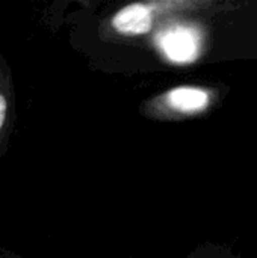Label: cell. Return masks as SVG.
I'll return each mask as SVG.
<instances>
[{"mask_svg":"<svg viewBox=\"0 0 257 258\" xmlns=\"http://www.w3.org/2000/svg\"><path fill=\"white\" fill-rule=\"evenodd\" d=\"M161 47L173 62H191L198 54L197 36L186 27L168 30L161 39Z\"/></svg>","mask_w":257,"mask_h":258,"instance_id":"obj_1","label":"cell"},{"mask_svg":"<svg viewBox=\"0 0 257 258\" xmlns=\"http://www.w3.org/2000/svg\"><path fill=\"white\" fill-rule=\"evenodd\" d=\"M168 100H170L171 106H174L177 110L195 112V110H201L208 104L209 97L204 91H201L198 88L182 86V88L173 89L168 94Z\"/></svg>","mask_w":257,"mask_h":258,"instance_id":"obj_3","label":"cell"},{"mask_svg":"<svg viewBox=\"0 0 257 258\" xmlns=\"http://www.w3.org/2000/svg\"><path fill=\"white\" fill-rule=\"evenodd\" d=\"M6 113H8V103L3 94H0V130L5 125V119H6Z\"/></svg>","mask_w":257,"mask_h":258,"instance_id":"obj_4","label":"cell"},{"mask_svg":"<svg viewBox=\"0 0 257 258\" xmlns=\"http://www.w3.org/2000/svg\"><path fill=\"white\" fill-rule=\"evenodd\" d=\"M112 24L121 33H147L151 29V14L141 3L129 5L118 11Z\"/></svg>","mask_w":257,"mask_h":258,"instance_id":"obj_2","label":"cell"}]
</instances>
